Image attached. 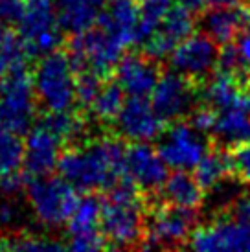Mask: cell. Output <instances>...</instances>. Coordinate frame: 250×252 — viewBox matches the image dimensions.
<instances>
[{"mask_svg":"<svg viewBox=\"0 0 250 252\" xmlns=\"http://www.w3.org/2000/svg\"><path fill=\"white\" fill-rule=\"evenodd\" d=\"M125 175L144 195L158 193L167 179V164L156 149L146 142H132L125 153Z\"/></svg>","mask_w":250,"mask_h":252,"instance_id":"cell-13","label":"cell"},{"mask_svg":"<svg viewBox=\"0 0 250 252\" xmlns=\"http://www.w3.org/2000/svg\"><path fill=\"white\" fill-rule=\"evenodd\" d=\"M202 33L217 44H232L243 32L250 30V7L241 4L212 6L201 19Z\"/></svg>","mask_w":250,"mask_h":252,"instance_id":"cell-18","label":"cell"},{"mask_svg":"<svg viewBox=\"0 0 250 252\" xmlns=\"http://www.w3.org/2000/svg\"><path fill=\"white\" fill-rule=\"evenodd\" d=\"M54 2H56V6H57V4H61L62 0H54Z\"/></svg>","mask_w":250,"mask_h":252,"instance_id":"cell-47","label":"cell"},{"mask_svg":"<svg viewBox=\"0 0 250 252\" xmlns=\"http://www.w3.org/2000/svg\"><path fill=\"white\" fill-rule=\"evenodd\" d=\"M24 144V169L28 177H46L57 168L62 142L41 122L30 129Z\"/></svg>","mask_w":250,"mask_h":252,"instance_id":"cell-16","label":"cell"},{"mask_svg":"<svg viewBox=\"0 0 250 252\" xmlns=\"http://www.w3.org/2000/svg\"><path fill=\"white\" fill-rule=\"evenodd\" d=\"M140 13L136 0H111L97 17V26L112 32L125 42V46L136 44V28Z\"/></svg>","mask_w":250,"mask_h":252,"instance_id":"cell-19","label":"cell"},{"mask_svg":"<svg viewBox=\"0 0 250 252\" xmlns=\"http://www.w3.org/2000/svg\"><path fill=\"white\" fill-rule=\"evenodd\" d=\"M125 48V42L118 35L97 26L74 35L70 41V59L76 72L92 70L105 79L116 70Z\"/></svg>","mask_w":250,"mask_h":252,"instance_id":"cell-6","label":"cell"},{"mask_svg":"<svg viewBox=\"0 0 250 252\" xmlns=\"http://www.w3.org/2000/svg\"><path fill=\"white\" fill-rule=\"evenodd\" d=\"M19 28L30 57L48 56L59 48L62 41V28L54 0H24Z\"/></svg>","mask_w":250,"mask_h":252,"instance_id":"cell-8","label":"cell"},{"mask_svg":"<svg viewBox=\"0 0 250 252\" xmlns=\"http://www.w3.org/2000/svg\"><path fill=\"white\" fill-rule=\"evenodd\" d=\"M167 252H188L186 249H182V247H179V249H173V251H167ZM193 252V251H191Z\"/></svg>","mask_w":250,"mask_h":252,"instance_id":"cell-46","label":"cell"},{"mask_svg":"<svg viewBox=\"0 0 250 252\" xmlns=\"http://www.w3.org/2000/svg\"><path fill=\"white\" fill-rule=\"evenodd\" d=\"M22 208L17 203L15 197H6L4 201H0V226H13L21 221Z\"/></svg>","mask_w":250,"mask_h":252,"instance_id":"cell-36","label":"cell"},{"mask_svg":"<svg viewBox=\"0 0 250 252\" xmlns=\"http://www.w3.org/2000/svg\"><path fill=\"white\" fill-rule=\"evenodd\" d=\"M125 153L127 147L116 136L94 138L61 153L57 169L77 191H107L125 177Z\"/></svg>","mask_w":250,"mask_h":252,"instance_id":"cell-1","label":"cell"},{"mask_svg":"<svg viewBox=\"0 0 250 252\" xmlns=\"http://www.w3.org/2000/svg\"><path fill=\"white\" fill-rule=\"evenodd\" d=\"M105 252H127V251H124V247H109V249H105Z\"/></svg>","mask_w":250,"mask_h":252,"instance_id":"cell-45","label":"cell"},{"mask_svg":"<svg viewBox=\"0 0 250 252\" xmlns=\"http://www.w3.org/2000/svg\"><path fill=\"white\" fill-rule=\"evenodd\" d=\"M76 66L70 54L52 52L41 59L33 72L35 96L50 112L70 111L77 103Z\"/></svg>","mask_w":250,"mask_h":252,"instance_id":"cell-3","label":"cell"},{"mask_svg":"<svg viewBox=\"0 0 250 252\" xmlns=\"http://www.w3.org/2000/svg\"><path fill=\"white\" fill-rule=\"evenodd\" d=\"M114 124L118 134L125 140L149 142L162 136L166 122L160 118L147 98H129L125 99Z\"/></svg>","mask_w":250,"mask_h":252,"instance_id":"cell-14","label":"cell"},{"mask_svg":"<svg viewBox=\"0 0 250 252\" xmlns=\"http://www.w3.org/2000/svg\"><path fill=\"white\" fill-rule=\"evenodd\" d=\"M101 206L103 199L96 193H89L85 197H79L76 210L68 221L70 234H79V232L99 230V219H101Z\"/></svg>","mask_w":250,"mask_h":252,"instance_id":"cell-28","label":"cell"},{"mask_svg":"<svg viewBox=\"0 0 250 252\" xmlns=\"http://www.w3.org/2000/svg\"><path fill=\"white\" fill-rule=\"evenodd\" d=\"M160 191H162L160 195L164 203L188 208V210H199L204 201V189L199 186L195 177L184 169H175L171 175H167Z\"/></svg>","mask_w":250,"mask_h":252,"instance_id":"cell-21","label":"cell"},{"mask_svg":"<svg viewBox=\"0 0 250 252\" xmlns=\"http://www.w3.org/2000/svg\"><path fill=\"white\" fill-rule=\"evenodd\" d=\"M197 224V210H188L169 203H155L147 212V234L140 251H173L191 238Z\"/></svg>","mask_w":250,"mask_h":252,"instance_id":"cell-7","label":"cell"},{"mask_svg":"<svg viewBox=\"0 0 250 252\" xmlns=\"http://www.w3.org/2000/svg\"><path fill=\"white\" fill-rule=\"evenodd\" d=\"M24 11V0H0V26L11 28L19 24Z\"/></svg>","mask_w":250,"mask_h":252,"instance_id":"cell-34","label":"cell"},{"mask_svg":"<svg viewBox=\"0 0 250 252\" xmlns=\"http://www.w3.org/2000/svg\"><path fill=\"white\" fill-rule=\"evenodd\" d=\"M219 44L206 33L189 35L169 56L175 72L191 81H204L219 64Z\"/></svg>","mask_w":250,"mask_h":252,"instance_id":"cell-12","label":"cell"},{"mask_svg":"<svg viewBox=\"0 0 250 252\" xmlns=\"http://www.w3.org/2000/svg\"><path fill=\"white\" fill-rule=\"evenodd\" d=\"M26 184H28V179H24V175H21L19 171L0 177V193L4 197H17L22 191H26Z\"/></svg>","mask_w":250,"mask_h":252,"instance_id":"cell-37","label":"cell"},{"mask_svg":"<svg viewBox=\"0 0 250 252\" xmlns=\"http://www.w3.org/2000/svg\"><path fill=\"white\" fill-rule=\"evenodd\" d=\"M212 134L226 147H237L250 142V112L243 107H232L217 114Z\"/></svg>","mask_w":250,"mask_h":252,"instance_id":"cell-23","label":"cell"},{"mask_svg":"<svg viewBox=\"0 0 250 252\" xmlns=\"http://www.w3.org/2000/svg\"><path fill=\"white\" fill-rule=\"evenodd\" d=\"M158 61L142 54H127L116 66V81L131 98L151 96L160 79Z\"/></svg>","mask_w":250,"mask_h":252,"instance_id":"cell-17","label":"cell"},{"mask_svg":"<svg viewBox=\"0 0 250 252\" xmlns=\"http://www.w3.org/2000/svg\"><path fill=\"white\" fill-rule=\"evenodd\" d=\"M0 252H9V239L0 238Z\"/></svg>","mask_w":250,"mask_h":252,"instance_id":"cell-44","label":"cell"},{"mask_svg":"<svg viewBox=\"0 0 250 252\" xmlns=\"http://www.w3.org/2000/svg\"><path fill=\"white\" fill-rule=\"evenodd\" d=\"M7 72H9V61L6 59L4 52H2V46H0V85H2V81L6 79Z\"/></svg>","mask_w":250,"mask_h":252,"instance_id":"cell-41","label":"cell"},{"mask_svg":"<svg viewBox=\"0 0 250 252\" xmlns=\"http://www.w3.org/2000/svg\"><path fill=\"white\" fill-rule=\"evenodd\" d=\"M232 149L234 151L228 153L230 171L236 175V179L250 186V142L243 146L232 147Z\"/></svg>","mask_w":250,"mask_h":252,"instance_id":"cell-33","label":"cell"},{"mask_svg":"<svg viewBox=\"0 0 250 252\" xmlns=\"http://www.w3.org/2000/svg\"><path fill=\"white\" fill-rule=\"evenodd\" d=\"M0 197H2V193H0ZM0 201H2V199H0Z\"/></svg>","mask_w":250,"mask_h":252,"instance_id":"cell-48","label":"cell"},{"mask_svg":"<svg viewBox=\"0 0 250 252\" xmlns=\"http://www.w3.org/2000/svg\"><path fill=\"white\" fill-rule=\"evenodd\" d=\"M182 7H186L188 11H202L208 6H212V0H177Z\"/></svg>","mask_w":250,"mask_h":252,"instance_id":"cell-40","label":"cell"},{"mask_svg":"<svg viewBox=\"0 0 250 252\" xmlns=\"http://www.w3.org/2000/svg\"><path fill=\"white\" fill-rule=\"evenodd\" d=\"M189 239L193 252H250V224L222 214L195 228Z\"/></svg>","mask_w":250,"mask_h":252,"instance_id":"cell-9","label":"cell"},{"mask_svg":"<svg viewBox=\"0 0 250 252\" xmlns=\"http://www.w3.org/2000/svg\"><path fill=\"white\" fill-rule=\"evenodd\" d=\"M239 4V0H212V6H232Z\"/></svg>","mask_w":250,"mask_h":252,"instance_id":"cell-43","label":"cell"},{"mask_svg":"<svg viewBox=\"0 0 250 252\" xmlns=\"http://www.w3.org/2000/svg\"><path fill=\"white\" fill-rule=\"evenodd\" d=\"M103 87V77L92 70H79L76 77V96L81 107H91Z\"/></svg>","mask_w":250,"mask_h":252,"instance_id":"cell-31","label":"cell"},{"mask_svg":"<svg viewBox=\"0 0 250 252\" xmlns=\"http://www.w3.org/2000/svg\"><path fill=\"white\" fill-rule=\"evenodd\" d=\"M68 252H105V236L101 230L79 232V234H70Z\"/></svg>","mask_w":250,"mask_h":252,"instance_id":"cell-32","label":"cell"},{"mask_svg":"<svg viewBox=\"0 0 250 252\" xmlns=\"http://www.w3.org/2000/svg\"><path fill=\"white\" fill-rule=\"evenodd\" d=\"M41 124L50 129L62 144H72L79 138L85 131V122L81 116L72 114L70 111L62 112H46V116L41 120Z\"/></svg>","mask_w":250,"mask_h":252,"instance_id":"cell-29","label":"cell"},{"mask_svg":"<svg viewBox=\"0 0 250 252\" xmlns=\"http://www.w3.org/2000/svg\"><path fill=\"white\" fill-rule=\"evenodd\" d=\"M160 157L173 169H195V166L208 153V142L189 122H175L158 142Z\"/></svg>","mask_w":250,"mask_h":252,"instance_id":"cell-10","label":"cell"},{"mask_svg":"<svg viewBox=\"0 0 250 252\" xmlns=\"http://www.w3.org/2000/svg\"><path fill=\"white\" fill-rule=\"evenodd\" d=\"M173 0H140L138 2V28H136V44H146L147 39L153 35L155 30L166 15L171 11Z\"/></svg>","mask_w":250,"mask_h":252,"instance_id":"cell-26","label":"cell"},{"mask_svg":"<svg viewBox=\"0 0 250 252\" xmlns=\"http://www.w3.org/2000/svg\"><path fill=\"white\" fill-rule=\"evenodd\" d=\"M199 92L193 89L191 79L179 72L162 74L151 94V103L164 122H181L195 111Z\"/></svg>","mask_w":250,"mask_h":252,"instance_id":"cell-11","label":"cell"},{"mask_svg":"<svg viewBox=\"0 0 250 252\" xmlns=\"http://www.w3.org/2000/svg\"><path fill=\"white\" fill-rule=\"evenodd\" d=\"M228 173H232L228 153L219 151V149H210L208 153L202 157V160L195 166L193 177L204 191H210L216 188L217 184H221Z\"/></svg>","mask_w":250,"mask_h":252,"instance_id":"cell-24","label":"cell"},{"mask_svg":"<svg viewBox=\"0 0 250 252\" xmlns=\"http://www.w3.org/2000/svg\"><path fill=\"white\" fill-rule=\"evenodd\" d=\"M124 103H125L124 89L120 87L118 81H112V83H103L101 91L97 92L96 99L92 101V105L89 109H91L92 116L97 122L111 124V122H116Z\"/></svg>","mask_w":250,"mask_h":252,"instance_id":"cell-25","label":"cell"},{"mask_svg":"<svg viewBox=\"0 0 250 252\" xmlns=\"http://www.w3.org/2000/svg\"><path fill=\"white\" fill-rule=\"evenodd\" d=\"M243 87L241 79L224 70H217L208 83L199 92V99L214 111H226L232 107H241Z\"/></svg>","mask_w":250,"mask_h":252,"instance_id":"cell-20","label":"cell"},{"mask_svg":"<svg viewBox=\"0 0 250 252\" xmlns=\"http://www.w3.org/2000/svg\"><path fill=\"white\" fill-rule=\"evenodd\" d=\"M237 52L241 56V61L247 66V70L250 72V30L243 32L241 35L237 37V44H236Z\"/></svg>","mask_w":250,"mask_h":252,"instance_id":"cell-39","label":"cell"},{"mask_svg":"<svg viewBox=\"0 0 250 252\" xmlns=\"http://www.w3.org/2000/svg\"><path fill=\"white\" fill-rule=\"evenodd\" d=\"M195 19L191 11L186 7L177 6L171 7V11L166 15V19L160 22L158 28L146 42V56H149L155 61L166 59L171 56L179 44L189 35H193Z\"/></svg>","mask_w":250,"mask_h":252,"instance_id":"cell-15","label":"cell"},{"mask_svg":"<svg viewBox=\"0 0 250 252\" xmlns=\"http://www.w3.org/2000/svg\"><path fill=\"white\" fill-rule=\"evenodd\" d=\"M138 186L125 175L107 189L101 206L99 230L118 247H136L146 241L147 212Z\"/></svg>","mask_w":250,"mask_h":252,"instance_id":"cell-2","label":"cell"},{"mask_svg":"<svg viewBox=\"0 0 250 252\" xmlns=\"http://www.w3.org/2000/svg\"><path fill=\"white\" fill-rule=\"evenodd\" d=\"M188 118H189V124H191L199 133L206 134V133H212L217 114L214 112V109H210V107L204 105V107H201V109H195Z\"/></svg>","mask_w":250,"mask_h":252,"instance_id":"cell-35","label":"cell"},{"mask_svg":"<svg viewBox=\"0 0 250 252\" xmlns=\"http://www.w3.org/2000/svg\"><path fill=\"white\" fill-rule=\"evenodd\" d=\"M228 214H232V216L236 217V219H239V221L250 224V193L239 197L236 203L232 204V210H230Z\"/></svg>","mask_w":250,"mask_h":252,"instance_id":"cell-38","label":"cell"},{"mask_svg":"<svg viewBox=\"0 0 250 252\" xmlns=\"http://www.w3.org/2000/svg\"><path fill=\"white\" fill-rule=\"evenodd\" d=\"M33 76L28 64L11 66L0 85V126L19 134H28L35 120Z\"/></svg>","mask_w":250,"mask_h":252,"instance_id":"cell-5","label":"cell"},{"mask_svg":"<svg viewBox=\"0 0 250 252\" xmlns=\"http://www.w3.org/2000/svg\"><path fill=\"white\" fill-rule=\"evenodd\" d=\"M24 153L26 144L21 134L0 126V177L17 173L24 166Z\"/></svg>","mask_w":250,"mask_h":252,"instance_id":"cell-27","label":"cell"},{"mask_svg":"<svg viewBox=\"0 0 250 252\" xmlns=\"http://www.w3.org/2000/svg\"><path fill=\"white\" fill-rule=\"evenodd\" d=\"M241 107L245 111L250 112V77L247 79V83L243 87V98H241Z\"/></svg>","mask_w":250,"mask_h":252,"instance_id":"cell-42","label":"cell"},{"mask_svg":"<svg viewBox=\"0 0 250 252\" xmlns=\"http://www.w3.org/2000/svg\"><path fill=\"white\" fill-rule=\"evenodd\" d=\"M26 197L35 219L44 226L68 224L79 203L77 189L59 177H30Z\"/></svg>","mask_w":250,"mask_h":252,"instance_id":"cell-4","label":"cell"},{"mask_svg":"<svg viewBox=\"0 0 250 252\" xmlns=\"http://www.w3.org/2000/svg\"><path fill=\"white\" fill-rule=\"evenodd\" d=\"M105 6L107 0H62L57 4V19L64 32L76 35L96 24Z\"/></svg>","mask_w":250,"mask_h":252,"instance_id":"cell-22","label":"cell"},{"mask_svg":"<svg viewBox=\"0 0 250 252\" xmlns=\"http://www.w3.org/2000/svg\"><path fill=\"white\" fill-rule=\"evenodd\" d=\"M9 252H68L61 241L52 238H41V236H17L9 241Z\"/></svg>","mask_w":250,"mask_h":252,"instance_id":"cell-30","label":"cell"}]
</instances>
